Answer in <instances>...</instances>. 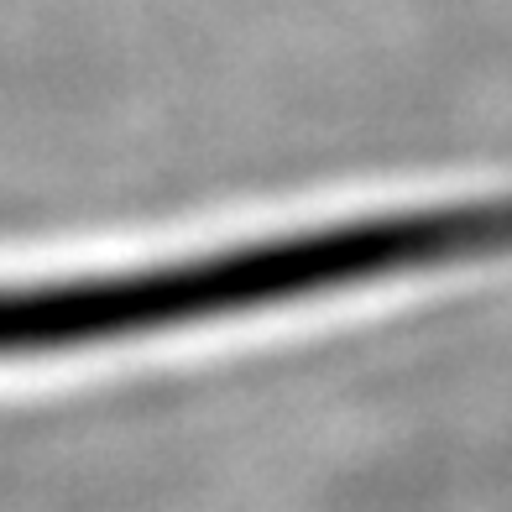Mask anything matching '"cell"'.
<instances>
[{"instance_id": "cell-1", "label": "cell", "mask_w": 512, "mask_h": 512, "mask_svg": "<svg viewBox=\"0 0 512 512\" xmlns=\"http://www.w3.org/2000/svg\"><path fill=\"white\" fill-rule=\"evenodd\" d=\"M492 262H512V189L283 220L131 262L0 283V361L147 351Z\"/></svg>"}]
</instances>
